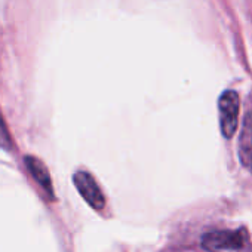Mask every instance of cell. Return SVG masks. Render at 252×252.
Listing matches in <instances>:
<instances>
[{
    "mask_svg": "<svg viewBox=\"0 0 252 252\" xmlns=\"http://www.w3.org/2000/svg\"><path fill=\"white\" fill-rule=\"evenodd\" d=\"M202 245L209 252H252L251 239L245 228L209 231L203 234Z\"/></svg>",
    "mask_w": 252,
    "mask_h": 252,
    "instance_id": "6da1fadb",
    "label": "cell"
},
{
    "mask_svg": "<svg viewBox=\"0 0 252 252\" xmlns=\"http://www.w3.org/2000/svg\"><path fill=\"white\" fill-rule=\"evenodd\" d=\"M220 125L222 135L230 138L236 132L239 119V95L234 91H225L220 98Z\"/></svg>",
    "mask_w": 252,
    "mask_h": 252,
    "instance_id": "7a4b0ae2",
    "label": "cell"
},
{
    "mask_svg": "<svg viewBox=\"0 0 252 252\" xmlns=\"http://www.w3.org/2000/svg\"><path fill=\"white\" fill-rule=\"evenodd\" d=\"M74 186L79 190V193L82 194V197L94 208V209H102L105 205V199L104 194L101 193V189L98 187L96 181L94 180V177L85 171H79L74 174L73 177Z\"/></svg>",
    "mask_w": 252,
    "mask_h": 252,
    "instance_id": "3957f363",
    "label": "cell"
},
{
    "mask_svg": "<svg viewBox=\"0 0 252 252\" xmlns=\"http://www.w3.org/2000/svg\"><path fill=\"white\" fill-rule=\"evenodd\" d=\"M239 156L243 166L252 172V111L246 113L239 138Z\"/></svg>",
    "mask_w": 252,
    "mask_h": 252,
    "instance_id": "277c9868",
    "label": "cell"
},
{
    "mask_svg": "<svg viewBox=\"0 0 252 252\" xmlns=\"http://www.w3.org/2000/svg\"><path fill=\"white\" fill-rule=\"evenodd\" d=\"M26 163H27L30 174L34 177V180L46 190V193H49L52 196V183H51V175H49L46 166L39 159L32 158V156H29L26 159Z\"/></svg>",
    "mask_w": 252,
    "mask_h": 252,
    "instance_id": "5b68a950",
    "label": "cell"
}]
</instances>
